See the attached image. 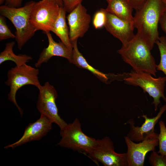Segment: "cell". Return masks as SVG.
<instances>
[{"mask_svg": "<svg viewBox=\"0 0 166 166\" xmlns=\"http://www.w3.org/2000/svg\"><path fill=\"white\" fill-rule=\"evenodd\" d=\"M48 39V46L44 49L40 53L39 58L35 65L37 68L40 67L43 63L47 62L53 56H59L67 59L71 63L72 50L68 48L61 41L55 42L53 38L50 31L44 32Z\"/></svg>", "mask_w": 166, "mask_h": 166, "instance_id": "15", "label": "cell"}, {"mask_svg": "<svg viewBox=\"0 0 166 166\" xmlns=\"http://www.w3.org/2000/svg\"><path fill=\"white\" fill-rule=\"evenodd\" d=\"M148 45L139 33L117 50L123 60L136 72H144L156 77V65Z\"/></svg>", "mask_w": 166, "mask_h": 166, "instance_id": "2", "label": "cell"}, {"mask_svg": "<svg viewBox=\"0 0 166 166\" xmlns=\"http://www.w3.org/2000/svg\"><path fill=\"white\" fill-rule=\"evenodd\" d=\"M61 138L57 145L82 153L86 156L96 144L97 140L89 137L82 131L79 119L76 118L72 123L60 129Z\"/></svg>", "mask_w": 166, "mask_h": 166, "instance_id": "5", "label": "cell"}, {"mask_svg": "<svg viewBox=\"0 0 166 166\" xmlns=\"http://www.w3.org/2000/svg\"><path fill=\"white\" fill-rule=\"evenodd\" d=\"M53 123L47 117L41 114L39 119L30 123L26 127L23 135L19 140L4 147V148L14 149L27 143L40 140L52 129Z\"/></svg>", "mask_w": 166, "mask_h": 166, "instance_id": "11", "label": "cell"}, {"mask_svg": "<svg viewBox=\"0 0 166 166\" xmlns=\"http://www.w3.org/2000/svg\"><path fill=\"white\" fill-rule=\"evenodd\" d=\"M66 11L61 7L58 17L51 31L60 39L61 41L72 50V45L69 38V30L66 20Z\"/></svg>", "mask_w": 166, "mask_h": 166, "instance_id": "18", "label": "cell"}, {"mask_svg": "<svg viewBox=\"0 0 166 166\" xmlns=\"http://www.w3.org/2000/svg\"><path fill=\"white\" fill-rule=\"evenodd\" d=\"M159 23L161 29L166 34V9L161 16Z\"/></svg>", "mask_w": 166, "mask_h": 166, "instance_id": "28", "label": "cell"}, {"mask_svg": "<svg viewBox=\"0 0 166 166\" xmlns=\"http://www.w3.org/2000/svg\"><path fill=\"white\" fill-rule=\"evenodd\" d=\"M39 93L37 103V107L41 114L49 118L53 123L56 124L60 128H63L67 124L58 114L56 101L57 93L54 87L48 82L38 89Z\"/></svg>", "mask_w": 166, "mask_h": 166, "instance_id": "9", "label": "cell"}, {"mask_svg": "<svg viewBox=\"0 0 166 166\" xmlns=\"http://www.w3.org/2000/svg\"><path fill=\"white\" fill-rule=\"evenodd\" d=\"M124 81L126 84L140 87L144 92H147L152 97L153 99L152 104L154 105L155 111L160 104L161 98L166 102L164 94L166 76L155 78L149 73L133 70L128 73V76Z\"/></svg>", "mask_w": 166, "mask_h": 166, "instance_id": "6", "label": "cell"}, {"mask_svg": "<svg viewBox=\"0 0 166 166\" xmlns=\"http://www.w3.org/2000/svg\"><path fill=\"white\" fill-rule=\"evenodd\" d=\"M166 9L161 0H146L136 10L133 18L134 27L146 41L151 50L159 36L158 25Z\"/></svg>", "mask_w": 166, "mask_h": 166, "instance_id": "1", "label": "cell"}, {"mask_svg": "<svg viewBox=\"0 0 166 166\" xmlns=\"http://www.w3.org/2000/svg\"><path fill=\"white\" fill-rule=\"evenodd\" d=\"M160 132L158 134L159 150L158 154L166 156V127L165 123L160 121L159 123Z\"/></svg>", "mask_w": 166, "mask_h": 166, "instance_id": "21", "label": "cell"}, {"mask_svg": "<svg viewBox=\"0 0 166 166\" xmlns=\"http://www.w3.org/2000/svg\"><path fill=\"white\" fill-rule=\"evenodd\" d=\"M87 156L96 163H100L105 166H128L126 153L116 152L113 142L107 136L97 139L96 144Z\"/></svg>", "mask_w": 166, "mask_h": 166, "instance_id": "8", "label": "cell"}, {"mask_svg": "<svg viewBox=\"0 0 166 166\" xmlns=\"http://www.w3.org/2000/svg\"><path fill=\"white\" fill-rule=\"evenodd\" d=\"M6 0H0V4H2Z\"/></svg>", "mask_w": 166, "mask_h": 166, "instance_id": "30", "label": "cell"}, {"mask_svg": "<svg viewBox=\"0 0 166 166\" xmlns=\"http://www.w3.org/2000/svg\"><path fill=\"white\" fill-rule=\"evenodd\" d=\"M149 162L152 166H166V156L152 151L149 157Z\"/></svg>", "mask_w": 166, "mask_h": 166, "instance_id": "24", "label": "cell"}, {"mask_svg": "<svg viewBox=\"0 0 166 166\" xmlns=\"http://www.w3.org/2000/svg\"><path fill=\"white\" fill-rule=\"evenodd\" d=\"M106 12L105 9L101 8L96 12L93 17V24L97 29L105 26L106 20Z\"/></svg>", "mask_w": 166, "mask_h": 166, "instance_id": "22", "label": "cell"}, {"mask_svg": "<svg viewBox=\"0 0 166 166\" xmlns=\"http://www.w3.org/2000/svg\"><path fill=\"white\" fill-rule=\"evenodd\" d=\"M15 42L7 43L4 50L0 53V64L4 62L10 61L14 62L16 66H21L32 59L31 57L25 54H15L13 51Z\"/></svg>", "mask_w": 166, "mask_h": 166, "instance_id": "19", "label": "cell"}, {"mask_svg": "<svg viewBox=\"0 0 166 166\" xmlns=\"http://www.w3.org/2000/svg\"><path fill=\"white\" fill-rule=\"evenodd\" d=\"M164 4L166 6V0H161Z\"/></svg>", "mask_w": 166, "mask_h": 166, "instance_id": "31", "label": "cell"}, {"mask_svg": "<svg viewBox=\"0 0 166 166\" xmlns=\"http://www.w3.org/2000/svg\"><path fill=\"white\" fill-rule=\"evenodd\" d=\"M35 2L31 1L19 7H10L5 5L0 6L1 15L9 19L15 28V39L20 50L36 31L30 21V13Z\"/></svg>", "mask_w": 166, "mask_h": 166, "instance_id": "3", "label": "cell"}, {"mask_svg": "<svg viewBox=\"0 0 166 166\" xmlns=\"http://www.w3.org/2000/svg\"><path fill=\"white\" fill-rule=\"evenodd\" d=\"M104 27L107 31L121 41L122 45L126 44L135 35L133 26L107 11Z\"/></svg>", "mask_w": 166, "mask_h": 166, "instance_id": "14", "label": "cell"}, {"mask_svg": "<svg viewBox=\"0 0 166 166\" xmlns=\"http://www.w3.org/2000/svg\"><path fill=\"white\" fill-rule=\"evenodd\" d=\"M83 0H62L63 7L68 13H70L79 5L81 3Z\"/></svg>", "mask_w": 166, "mask_h": 166, "instance_id": "25", "label": "cell"}, {"mask_svg": "<svg viewBox=\"0 0 166 166\" xmlns=\"http://www.w3.org/2000/svg\"><path fill=\"white\" fill-rule=\"evenodd\" d=\"M106 10L133 26V8L127 0H109Z\"/></svg>", "mask_w": 166, "mask_h": 166, "instance_id": "17", "label": "cell"}, {"mask_svg": "<svg viewBox=\"0 0 166 166\" xmlns=\"http://www.w3.org/2000/svg\"><path fill=\"white\" fill-rule=\"evenodd\" d=\"M155 43L158 46L160 57V62L156 66V70L162 71L166 76V37H160Z\"/></svg>", "mask_w": 166, "mask_h": 166, "instance_id": "20", "label": "cell"}, {"mask_svg": "<svg viewBox=\"0 0 166 166\" xmlns=\"http://www.w3.org/2000/svg\"><path fill=\"white\" fill-rule=\"evenodd\" d=\"M109 0H106V1H109Z\"/></svg>", "mask_w": 166, "mask_h": 166, "instance_id": "32", "label": "cell"}, {"mask_svg": "<svg viewBox=\"0 0 166 166\" xmlns=\"http://www.w3.org/2000/svg\"><path fill=\"white\" fill-rule=\"evenodd\" d=\"M23 0H6L5 5L10 7H19L21 6Z\"/></svg>", "mask_w": 166, "mask_h": 166, "instance_id": "26", "label": "cell"}, {"mask_svg": "<svg viewBox=\"0 0 166 166\" xmlns=\"http://www.w3.org/2000/svg\"><path fill=\"white\" fill-rule=\"evenodd\" d=\"M57 4L60 7H63V3L62 0H50Z\"/></svg>", "mask_w": 166, "mask_h": 166, "instance_id": "29", "label": "cell"}, {"mask_svg": "<svg viewBox=\"0 0 166 166\" xmlns=\"http://www.w3.org/2000/svg\"><path fill=\"white\" fill-rule=\"evenodd\" d=\"M124 139L127 148L126 153L128 166H143L146 154L155 151L159 144L157 137L147 138L137 143L127 136Z\"/></svg>", "mask_w": 166, "mask_h": 166, "instance_id": "10", "label": "cell"}, {"mask_svg": "<svg viewBox=\"0 0 166 166\" xmlns=\"http://www.w3.org/2000/svg\"><path fill=\"white\" fill-rule=\"evenodd\" d=\"M133 9L136 10L143 4L146 0H127Z\"/></svg>", "mask_w": 166, "mask_h": 166, "instance_id": "27", "label": "cell"}, {"mask_svg": "<svg viewBox=\"0 0 166 166\" xmlns=\"http://www.w3.org/2000/svg\"><path fill=\"white\" fill-rule=\"evenodd\" d=\"M5 17L0 16V40L15 38V35L11 32L7 25Z\"/></svg>", "mask_w": 166, "mask_h": 166, "instance_id": "23", "label": "cell"}, {"mask_svg": "<svg viewBox=\"0 0 166 166\" xmlns=\"http://www.w3.org/2000/svg\"><path fill=\"white\" fill-rule=\"evenodd\" d=\"M39 74L38 69L26 64L20 67L16 66L8 71L7 79L5 83L10 88L8 98L17 107L22 116L23 112L16 101L17 92L21 87L26 85H33L39 89L42 85L38 77Z\"/></svg>", "mask_w": 166, "mask_h": 166, "instance_id": "4", "label": "cell"}, {"mask_svg": "<svg viewBox=\"0 0 166 166\" xmlns=\"http://www.w3.org/2000/svg\"><path fill=\"white\" fill-rule=\"evenodd\" d=\"M66 18L71 42L83 37L89 28L91 20L85 7L80 4L69 13Z\"/></svg>", "mask_w": 166, "mask_h": 166, "instance_id": "12", "label": "cell"}, {"mask_svg": "<svg viewBox=\"0 0 166 166\" xmlns=\"http://www.w3.org/2000/svg\"><path fill=\"white\" fill-rule=\"evenodd\" d=\"M60 7L50 0L35 2L31 11L30 21L36 31H51L58 15Z\"/></svg>", "mask_w": 166, "mask_h": 166, "instance_id": "7", "label": "cell"}, {"mask_svg": "<svg viewBox=\"0 0 166 166\" xmlns=\"http://www.w3.org/2000/svg\"><path fill=\"white\" fill-rule=\"evenodd\" d=\"M77 40L71 42L73 49L71 63L74 64L79 68L89 70L105 83H109L115 80L122 81L123 78L122 74L115 75L113 73H104L90 65L78 50L77 46Z\"/></svg>", "mask_w": 166, "mask_h": 166, "instance_id": "16", "label": "cell"}, {"mask_svg": "<svg viewBox=\"0 0 166 166\" xmlns=\"http://www.w3.org/2000/svg\"><path fill=\"white\" fill-rule=\"evenodd\" d=\"M166 110V105L160 108L157 115L152 118H148L146 115L141 116L144 119V123L140 127L134 125V120L131 118L125 123L128 124L130 130L127 136L133 141L140 142L148 138L157 137L158 134L154 131V127L163 114Z\"/></svg>", "mask_w": 166, "mask_h": 166, "instance_id": "13", "label": "cell"}]
</instances>
